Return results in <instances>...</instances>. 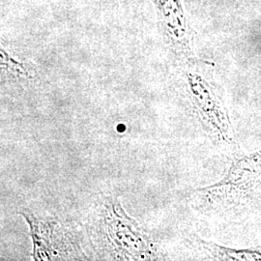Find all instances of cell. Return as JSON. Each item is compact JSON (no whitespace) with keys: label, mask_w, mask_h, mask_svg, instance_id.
<instances>
[{"label":"cell","mask_w":261,"mask_h":261,"mask_svg":"<svg viewBox=\"0 0 261 261\" xmlns=\"http://www.w3.org/2000/svg\"><path fill=\"white\" fill-rule=\"evenodd\" d=\"M30 228L35 261L86 259L76 240L75 230L53 217L34 214L28 208L19 211Z\"/></svg>","instance_id":"7a4b0ae2"},{"label":"cell","mask_w":261,"mask_h":261,"mask_svg":"<svg viewBox=\"0 0 261 261\" xmlns=\"http://www.w3.org/2000/svg\"><path fill=\"white\" fill-rule=\"evenodd\" d=\"M1 69L2 74H5L13 80L28 81L34 80L37 76L36 70L33 66L17 60L3 47H1Z\"/></svg>","instance_id":"277c9868"},{"label":"cell","mask_w":261,"mask_h":261,"mask_svg":"<svg viewBox=\"0 0 261 261\" xmlns=\"http://www.w3.org/2000/svg\"><path fill=\"white\" fill-rule=\"evenodd\" d=\"M158 12L161 31L171 51L179 59L191 57L193 32L187 21L183 0H151Z\"/></svg>","instance_id":"3957f363"},{"label":"cell","mask_w":261,"mask_h":261,"mask_svg":"<svg viewBox=\"0 0 261 261\" xmlns=\"http://www.w3.org/2000/svg\"><path fill=\"white\" fill-rule=\"evenodd\" d=\"M85 229L98 259H163L156 243L126 213L116 196L98 199L88 214Z\"/></svg>","instance_id":"6da1fadb"}]
</instances>
